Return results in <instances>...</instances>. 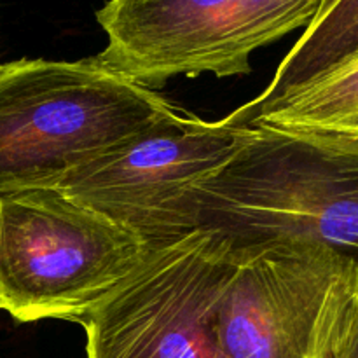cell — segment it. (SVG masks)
<instances>
[{"label": "cell", "instance_id": "5", "mask_svg": "<svg viewBox=\"0 0 358 358\" xmlns=\"http://www.w3.org/2000/svg\"><path fill=\"white\" fill-rule=\"evenodd\" d=\"M322 0H107L100 65L145 87L178 76H243L250 56L306 28Z\"/></svg>", "mask_w": 358, "mask_h": 358}, {"label": "cell", "instance_id": "3", "mask_svg": "<svg viewBox=\"0 0 358 358\" xmlns=\"http://www.w3.org/2000/svg\"><path fill=\"white\" fill-rule=\"evenodd\" d=\"M150 248L58 189L0 196V311L80 324Z\"/></svg>", "mask_w": 358, "mask_h": 358}, {"label": "cell", "instance_id": "6", "mask_svg": "<svg viewBox=\"0 0 358 358\" xmlns=\"http://www.w3.org/2000/svg\"><path fill=\"white\" fill-rule=\"evenodd\" d=\"M250 126L205 121L171 107L122 145L79 168L58 191L164 247L194 233L191 194L247 143Z\"/></svg>", "mask_w": 358, "mask_h": 358}, {"label": "cell", "instance_id": "2", "mask_svg": "<svg viewBox=\"0 0 358 358\" xmlns=\"http://www.w3.org/2000/svg\"><path fill=\"white\" fill-rule=\"evenodd\" d=\"M173 105L90 58L0 65V196L56 189Z\"/></svg>", "mask_w": 358, "mask_h": 358}, {"label": "cell", "instance_id": "7", "mask_svg": "<svg viewBox=\"0 0 358 358\" xmlns=\"http://www.w3.org/2000/svg\"><path fill=\"white\" fill-rule=\"evenodd\" d=\"M233 261V241L213 229L150 248L80 320L86 358H227L217 310Z\"/></svg>", "mask_w": 358, "mask_h": 358}, {"label": "cell", "instance_id": "4", "mask_svg": "<svg viewBox=\"0 0 358 358\" xmlns=\"http://www.w3.org/2000/svg\"><path fill=\"white\" fill-rule=\"evenodd\" d=\"M357 296L358 266L324 245L234 247L217 310L220 346L227 358H331Z\"/></svg>", "mask_w": 358, "mask_h": 358}, {"label": "cell", "instance_id": "1", "mask_svg": "<svg viewBox=\"0 0 358 358\" xmlns=\"http://www.w3.org/2000/svg\"><path fill=\"white\" fill-rule=\"evenodd\" d=\"M191 203L196 227L234 247L310 241L358 266V140L257 122Z\"/></svg>", "mask_w": 358, "mask_h": 358}, {"label": "cell", "instance_id": "8", "mask_svg": "<svg viewBox=\"0 0 358 358\" xmlns=\"http://www.w3.org/2000/svg\"><path fill=\"white\" fill-rule=\"evenodd\" d=\"M358 51V0H322L304 34L276 69L271 83L227 115L234 126H252L283 98Z\"/></svg>", "mask_w": 358, "mask_h": 358}, {"label": "cell", "instance_id": "10", "mask_svg": "<svg viewBox=\"0 0 358 358\" xmlns=\"http://www.w3.org/2000/svg\"><path fill=\"white\" fill-rule=\"evenodd\" d=\"M331 358H358V296L346 315Z\"/></svg>", "mask_w": 358, "mask_h": 358}, {"label": "cell", "instance_id": "9", "mask_svg": "<svg viewBox=\"0 0 358 358\" xmlns=\"http://www.w3.org/2000/svg\"><path fill=\"white\" fill-rule=\"evenodd\" d=\"M257 122L358 140V51L283 98Z\"/></svg>", "mask_w": 358, "mask_h": 358}]
</instances>
